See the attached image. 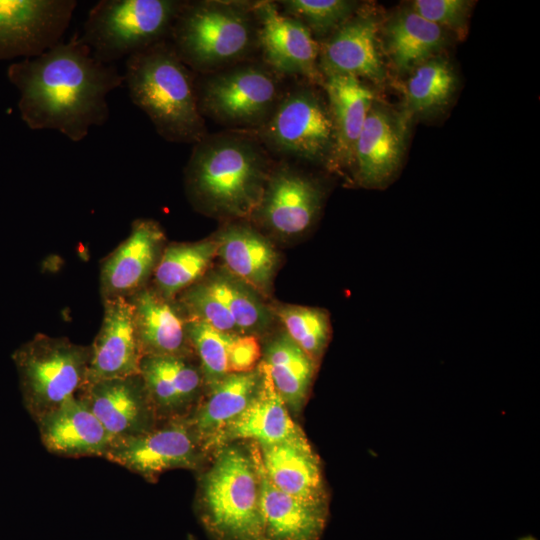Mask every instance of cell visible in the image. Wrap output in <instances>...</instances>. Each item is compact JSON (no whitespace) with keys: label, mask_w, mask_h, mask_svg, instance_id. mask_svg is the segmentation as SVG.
Wrapping results in <instances>:
<instances>
[{"label":"cell","mask_w":540,"mask_h":540,"mask_svg":"<svg viewBox=\"0 0 540 540\" xmlns=\"http://www.w3.org/2000/svg\"><path fill=\"white\" fill-rule=\"evenodd\" d=\"M410 8L426 20L440 26L460 31L472 8V2L466 0H416Z\"/></svg>","instance_id":"obj_37"},{"label":"cell","mask_w":540,"mask_h":540,"mask_svg":"<svg viewBox=\"0 0 540 540\" xmlns=\"http://www.w3.org/2000/svg\"><path fill=\"white\" fill-rule=\"evenodd\" d=\"M405 87L403 118L428 117L440 113L452 100L457 77L450 62L433 56L414 70Z\"/></svg>","instance_id":"obj_29"},{"label":"cell","mask_w":540,"mask_h":540,"mask_svg":"<svg viewBox=\"0 0 540 540\" xmlns=\"http://www.w3.org/2000/svg\"><path fill=\"white\" fill-rule=\"evenodd\" d=\"M254 2H184L172 27V46L189 68L210 74L244 58L257 42Z\"/></svg>","instance_id":"obj_4"},{"label":"cell","mask_w":540,"mask_h":540,"mask_svg":"<svg viewBox=\"0 0 540 540\" xmlns=\"http://www.w3.org/2000/svg\"><path fill=\"white\" fill-rule=\"evenodd\" d=\"M259 368L261 376L253 398L213 441L249 439L266 446L306 439L292 420L263 362Z\"/></svg>","instance_id":"obj_20"},{"label":"cell","mask_w":540,"mask_h":540,"mask_svg":"<svg viewBox=\"0 0 540 540\" xmlns=\"http://www.w3.org/2000/svg\"><path fill=\"white\" fill-rule=\"evenodd\" d=\"M271 168L259 141L246 135H206L194 144L185 168L188 195L206 213L251 217Z\"/></svg>","instance_id":"obj_2"},{"label":"cell","mask_w":540,"mask_h":540,"mask_svg":"<svg viewBox=\"0 0 540 540\" xmlns=\"http://www.w3.org/2000/svg\"><path fill=\"white\" fill-rule=\"evenodd\" d=\"M260 356L261 349L255 336L234 334L228 354L229 374L254 370Z\"/></svg>","instance_id":"obj_38"},{"label":"cell","mask_w":540,"mask_h":540,"mask_svg":"<svg viewBox=\"0 0 540 540\" xmlns=\"http://www.w3.org/2000/svg\"><path fill=\"white\" fill-rule=\"evenodd\" d=\"M227 269L242 283L262 294L270 290L278 257L271 243L246 225H230L215 239Z\"/></svg>","instance_id":"obj_24"},{"label":"cell","mask_w":540,"mask_h":540,"mask_svg":"<svg viewBox=\"0 0 540 540\" xmlns=\"http://www.w3.org/2000/svg\"><path fill=\"white\" fill-rule=\"evenodd\" d=\"M378 21L368 12L353 15L320 45L319 69L328 75H351L376 84L385 79L378 50Z\"/></svg>","instance_id":"obj_16"},{"label":"cell","mask_w":540,"mask_h":540,"mask_svg":"<svg viewBox=\"0 0 540 540\" xmlns=\"http://www.w3.org/2000/svg\"><path fill=\"white\" fill-rule=\"evenodd\" d=\"M103 300V320L90 347L86 383L140 373L142 354L130 300L124 297Z\"/></svg>","instance_id":"obj_17"},{"label":"cell","mask_w":540,"mask_h":540,"mask_svg":"<svg viewBox=\"0 0 540 540\" xmlns=\"http://www.w3.org/2000/svg\"><path fill=\"white\" fill-rule=\"evenodd\" d=\"M183 302L192 313V318L203 320L220 332H240L227 308L204 283L190 288L184 294Z\"/></svg>","instance_id":"obj_36"},{"label":"cell","mask_w":540,"mask_h":540,"mask_svg":"<svg viewBox=\"0 0 540 540\" xmlns=\"http://www.w3.org/2000/svg\"><path fill=\"white\" fill-rule=\"evenodd\" d=\"M282 12L303 23L312 34L333 33L357 10L358 2L349 0H284Z\"/></svg>","instance_id":"obj_33"},{"label":"cell","mask_w":540,"mask_h":540,"mask_svg":"<svg viewBox=\"0 0 540 540\" xmlns=\"http://www.w3.org/2000/svg\"><path fill=\"white\" fill-rule=\"evenodd\" d=\"M75 0H0V60L38 56L62 41Z\"/></svg>","instance_id":"obj_10"},{"label":"cell","mask_w":540,"mask_h":540,"mask_svg":"<svg viewBox=\"0 0 540 540\" xmlns=\"http://www.w3.org/2000/svg\"><path fill=\"white\" fill-rule=\"evenodd\" d=\"M45 448L65 457H104L113 437L77 395L36 421Z\"/></svg>","instance_id":"obj_19"},{"label":"cell","mask_w":540,"mask_h":540,"mask_svg":"<svg viewBox=\"0 0 540 540\" xmlns=\"http://www.w3.org/2000/svg\"><path fill=\"white\" fill-rule=\"evenodd\" d=\"M407 121L374 101L358 137L353 165L358 183L382 188L398 172L405 151Z\"/></svg>","instance_id":"obj_14"},{"label":"cell","mask_w":540,"mask_h":540,"mask_svg":"<svg viewBox=\"0 0 540 540\" xmlns=\"http://www.w3.org/2000/svg\"><path fill=\"white\" fill-rule=\"evenodd\" d=\"M277 315L290 339L316 362L329 341L328 314L318 308L287 305L277 308Z\"/></svg>","instance_id":"obj_32"},{"label":"cell","mask_w":540,"mask_h":540,"mask_svg":"<svg viewBox=\"0 0 540 540\" xmlns=\"http://www.w3.org/2000/svg\"><path fill=\"white\" fill-rule=\"evenodd\" d=\"M263 363L285 404L299 410L307 397L316 362L286 334L267 347Z\"/></svg>","instance_id":"obj_30"},{"label":"cell","mask_w":540,"mask_h":540,"mask_svg":"<svg viewBox=\"0 0 540 540\" xmlns=\"http://www.w3.org/2000/svg\"><path fill=\"white\" fill-rule=\"evenodd\" d=\"M137 338L145 355L182 356L188 339L186 323L160 293L142 288L130 297Z\"/></svg>","instance_id":"obj_25"},{"label":"cell","mask_w":540,"mask_h":540,"mask_svg":"<svg viewBox=\"0 0 540 540\" xmlns=\"http://www.w3.org/2000/svg\"><path fill=\"white\" fill-rule=\"evenodd\" d=\"M186 331L208 383L213 385L228 375L229 347L234 334L220 332L198 318L186 323Z\"/></svg>","instance_id":"obj_35"},{"label":"cell","mask_w":540,"mask_h":540,"mask_svg":"<svg viewBox=\"0 0 540 540\" xmlns=\"http://www.w3.org/2000/svg\"><path fill=\"white\" fill-rule=\"evenodd\" d=\"M196 95L202 116L230 128L255 130L268 120L281 98L274 75L253 64L208 74L196 86Z\"/></svg>","instance_id":"obj_9"},{"label":"cell","mask_w":540,"mask_h":540,"mask_svg":"<svg viewBox=\"0 0 540 540\" xmlns=\"http://www.w3.org/2000/svg\"><path fill=\"white\" fill-rule=\"evenodd\" d=\"M323 85L335 133L332 167L353 165L355 146L375 96L351 75L325 76Z\"/></svg>","instance_id":"obj_23"},{"label":"cell","mask_w":540,"mask_h":540,"mask_svg":"<svg viewBox=\"0 0 540 540\" xmlns=\"http://www.w3.org/2000/svg\"><path fill=\"white\" fill-rule=\"evenodd\" d=\"M139 374L156 414H175L184 409L201 383L198 370L183 356L145 355Z\"/></svg>","instance_id":"obj_26"},{"label":"cell","mask_w":540,"mask_h":540,"mask_svg":"<svg viewBox=\"0 0 540 540\" xmlns=\"http://www.w3.org/2000/svg\"><path fill=\"white\" fill-rule=\"evenodd\" d=\"M257 42L264 60L276 73L300 75L323 84L319 69V43L300 21L279 11L273 1L254 2Z\"/></svg>","instance_id":"obj_13"},{"label":"cell","mask_w":540,"mask_h":540,"mask_svg":"<svg viewBox=\"0 0 540 540\" xmlns=\"http://www.w3.org/2000/svg\"><path fill=\"white\" fill-rule=\"evenodd\" d=\"M200 516L216 540H264L259 481L251 455L228 447L204 475Z\"/></svg>","instance_id":"obj_5"},{"label":"cell","mask_w":540,"mask_h":540,"mask_svg":"<svg viewBox=\"0 0 540 540\" xmlns=\"http://www.w3.org/2000/svg\"><path fill=\"white\" fill-rule=\"evenodd\" d=\"M25 408L35 421L87 381L90 347L38 333L12 355Z\"/></svg>","instance_id":"obj_7"},{"label":"cell","mask_w":540,"mask_h":540,"mask_svg":"<svg viewBox=\"0 0 540 540\" xmlns=\"http://www.w3.org/2000/svg\"><path fill=\"white\" fill-rule=\"evenodd\" d=\"M198 442L189 421L176 418L159 428L113 439L104 458L153 480L170 469L195 468L200 460Z\"/></svg>","instance_id":"obj_11"},{"label":"cell","mask_w":540,"mask_h":540,"mask_svg":"<svg viewBox=\"0 0 540 540\" xmlns=\"http://www.w3.org/2000/svg\"><path fill=\"white\" fill-rule=\"evenodd\" d=\"M324 199L320 183L283 163L271 169L251 217L276 235L295 237L317 220Z\"/></svg>","instance_id":"obj_12"},{"label":"cell","mask_w":540,"mask_h":540,"mask_svg":"<svg viewBox=\"0 0 540 540\" xmlns=\"http://www.w3.org/2000/svg\"><path fill=\"white\" fill-rule=\"evenodd\" d=\"M164 232L151 219H137L128 237L102 264L100 283L103 299L128 298L143 288L160 259Z\"/></svg>","instance_id":"obj_18"},{"label":"cell","mask_w":540,"mask_h":540,"mask_svg":"<svg viewBox=\"0 0 540 540\" xmlns=\"http://www.w3.org/2000/svg\"><path fill=\"white\" fill-rule=\"evenodd\" d=\"M184 1L101 0L88 12L80 40L101 62L113 64L170 36Z\"/></svg>","instance_id":"obj_6"},{"label":"cell","mask_w":540,"mask_h":540,"mask_svg":"<svg viewBox=\"0 0 540 540\" xmlns=\"http://www.w3.org/2000/svg\"><path fill=\"white\" fill-rule=\"evenodd\" d=\"M113 439L153 428L156 415L139 375L87 382L76 394Z\"/></svg>","instance_id":"obj_15"},{"label":"cell","mask_w":540,"mask_h":540,"mask_svg":"<svg viewBox=\"0 0 540 540\" xmlns=\"http://www.w3.org/2000/svg\"><path fill=\"white\" fill-rule=\"evenodd\" d=\"M258 481L264 540H319L327 519V505H313L277 489L267 478L260 453H251Z\"/></svg>","instance_id":"obj_21"},{"label":"cell","mask_w":540,"mask_h":540,"mask_svg":"<svg viewBox=\"0 0 540 540\" xmlns=\"http://www.w3.org/2000/svg\"><path fill=\"white\" fill-rule=\"evenodd\" d=\"M260 368L232 373L213 384L205 403L196 411L191 424L198 440H208L233 421L249 404L260 381Z\"/></svg>","instance_id":"obj_28"},{"label":"cell","mask_w":540,"mask_h":540,"mask_svg":"<svg viewBox=\"0 0 540 540\" xmlns=\"http://www.w3.org/2000/svg\"><path fill=\"white\" fill-rule=\"evenodd\" d=\"M446 44V33L411 8L398 12L386 26V47L395 69L411 72Z\"/></svg>","instance_id":"obj_27"},{"label":"cell","mask_w":540,"mask_h":540,"mask_svg":"<svg viewBox=\"0 0 540 540\" xmlns=\"http://www.w3.org/2000/svg\"><path fill=\"white\" fill-rule=\"evenodd\" d=\"M124 82L133 104L166 141L197 143L206 133L193 75L172 43L158 42L126 59Z\"/></svg>","instance_id":"obj_3"},{"label":"cell","mask_w":540,"mask_h":540,"mask_svg":"<svg viewBox=\"0 0 540 540\" xmlns=\"http://www.w3.org/2000/svg\"><path fill=\"white\" fill-rule=\"evenodd\" d=\"M260 461L270 482L282 492L313 505H327L319 459L307 439L260 446Z\"/></svg>","instance_id":"obj_22"},{"label":"cell","mask_w":540,"mask_h":540,"mask_svg":"<svg viewBox=\"0 0 540 540\" xmlns=\"http://www.w3.org/2000/svg\"><path fill=\"white\" fill-rule=\"evenodd\" d=\"M7 77L19 92L21 119L32 130H56L73 142L109 118L108 94L124 76L114 64L96 59L79 38L13 62Z\"/></svg>","instance_id":"obj_1"},{"label":"cell","mask_w":540,"mask_h":540,"mask_svg":"<svg viewBox=\"0 0 540 540\" xmlns=\"http://www.w3.org/2000/svg\"><path fill=\"white\" fill-rule=\"evenodd\" d=\"M204 284L227 308L240 332L254 331L267 324L264 306L238 281L215 275Z\"/></svg>","instance_id":"obj_34"},{"label":"cell","mask_w":540,"mask_h":540,"mask_svg":"<svg viewBox=\"0 0 540 540\" xmlns=\"http://www.w3.org/2000/svg\"><path fill=\"white\" fill-rule=\"evenodd\" d=\"M256 132L259 142L275 153L332 167V117L328 103L312 88H295L282 95Z\"/></svg>","instance_id":"obj_8"},{"label":"cell","mask_w":540,"mask_h":540,"mask_svg":"<svg viewBox=\"0 0 540 540\" xmlns=\"http://www.w3.org/2000/svg\"><path fill=\"white\" fill-rule=\"evenodd\" d=\"M216 252L215 239L166 247L154 270L159 293L171 298L195 283L206 272Z\"/></svg>","instance_id":"obj_31"}]
</instances>
